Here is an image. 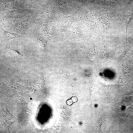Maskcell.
I'll list each match as a JSON object with an SVG mask.
<instances>
[{
    "instance_id": "6da1fadb",
    "label": "cell",
    "mask_w": 133,
    "mask_h": 133,
    "mask_svg": "<svg viewBox=\"0 0 133 133\" xmlns=\"http://www.w3.org/2000/svg\"><path fill=\"white\" fill-rule=\"evenodd\" d=\"M0 27L2 32L3 36L7 41H8L11 39L16 38L24 37L23 36L6 31L4 30L1 26H0Z\"/></svg>"
},
{
    "instance_id": "7a4b0ae2",
    "label": "cell",
    "mask_w": 133,
    "mask_h": 133,
    "mask_svg": "<svg viewBox=\"0 0 133 133\" xmlns=\"http://www.w3.org/2000/svg\"><path fill=\"white\" fill-rule=\"evenodd\" d=\"M29 18L23 20L17 24L16 25V29L19 31L26 28L28 25Z\"/></svg>"
},
{
    "instance_id": "3957f363",
    "label": "cell",
    "mask_w": 133,
    "mask_h": 133,
    "mask_svg": "<svg viewBox=\"0 0 133 133\" xmlns=\"http://www.w3.org/2000/svg\"><path fill=\"white\" fill-rule=\"evenodd\" d=\"M9 48L11 52L15 58L18 59H21L25 57V55L21 54L17 50L12 49L10 46Z\"/></svg>"
},
{
    "instance_id": "277c9868",
    "label": "cell",
    "mask_w": 133,
    "mask_h": 133,
    "mask_svg": "<svg viewBox=\"0 0 133 133\" xmlns=\"http://www.w3.org/2000/svg\"><path fill=\"white\" fill-rule=\"evenodd\" d=\"M133 14L132 13H130L127 17L125 23V25L126 28V37L127 29L129 26V25L130 22L133 18Z\"/></svg>"
},
{
    "instance_id": "5b68a950",
    "label": "cell",
    "mask_w": 133,
    "mask_h": 133,
    "mask_svg": "<svg viewBox=\"0 0 133 133\" xmlns=\"http://www.w3.org/2000/svg\"><path fill=\"white\" fill-rule=\"evenodd\" d=\"M34 40L38 45L40 46L43 47V44L42 43L43 39H42L38 34H36L34 36Z\"/></svg>"
},
{
    "instance_id": "8992f818",
    "label": "cell",
    "mask_w": 133,
    "mask_h": 133,
    "mask_svg": "<svg viewBox=\"0 0 133 133\" xmlns=\"http://www.w3.org/2000/svg\"><path fill=\"white\" fill-rule=\"evenodd\" d=\"M131 95H133V91H132L131 93Z\"/></svg>"
}]
</instances>
